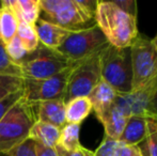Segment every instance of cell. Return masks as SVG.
<instances>
[{"label":"cell","instance_id":"cell-1","mask_svg":"<svg viewBox=\"0 0 157 156\" xmlns=\"http://www.w3.org/2000/svg\"><path fill=\"white\" fill-rule=\"evenodd\" d=\"M95 24L108 43L119 48H128L138 36L137 18L126 14L113 1H98Z\"/></svg>","mask_w":157,"mask_h":156},{"label":"cell","instance_id":"cell-2","mask_svg":"<svg viewBox=\"0 0 157 156\" xmlns=\"http://www.w3.org/2000/svg\"><path fill=\"white\" fill-rule=\"evenodd\" d=\"M101 77L118 95H127L132 90L130 48H119L108 44L99 52Z\"/></svg>","mask_w":157,"mask_h":156},{"label":"cell","instance_id":"cell-3","mask_svg":"<svg viewBox=\"0 0 157 156\" xmlns=\"http://www.w3.org/2000/svg\"><path fill=\"white\" fill-rule=\"evenodd\" d=\"M35 121L32 104L23 96L0 121V154L8 155L27 140Z\"/></svg>","mask_w":157,"mask_h":156},{"label":"cell","instance_id":"cell-4","mask_svg":"<svg viewBox=\"0 0 157 156\" xmlns=\"http://www.w3.org/2000/svg\"><path fill=\"white\" fill-rule=\"evenodd\" d=\"M43 17L71 31L87 29L95 25V14L81 6L79 0H40Z\"/></svg>","mask_w":157,"mask_h":156},{"label":"cell","instance_id":"cell-5","mask_svg":"<svg viewBox=\"0 0 157 156\" xmlns=\"http://www.w3.org/2000/svg\"><path fill=\"white\" fill-rule=\"evenodd\" d=\"M75 64L57 50L40 45L34 52L28 54L19 65L24 79L40 80L57 75Z\"/></svg>","mask_w":157,"mask_h":156},{"label":"cell","instance_id":"cell-6","mask_svg":"<svg viewBox=\"0 0 157 156\" xmlns=\"http://www.w3.org/2000/svg\"><path fill=\"white\" fill-rule=\"evenodd\" d=\"M108 44L107 39L95 24L87 29L73 31L57 51L70 61L77 63L101 52Z\"/></svg>","mask_w":157,"mask_h":156},{"label":"cell","instance_id":"cell-7","mask_svg":"<svg viewBox=\"0 0 157 156\" xmlns=\"http://www.w3.org/2000/svg\"><path fill=\"white\" fill-rule=\"evenodd\" d=\"M129 48L132 67V92H135L157 75V50L152 39L140 33Z\"/></svg>","mask_w":157,"mask_h":156},{"label":"cell","instance_id":"cell-8","mask_svg":"<svg viewBox=\"0 0 157 156\" xmlns=\"http://www.w3.org/2000/svg\"><path fill=\"white\" fill-rule=\"evenodd\" d=\"M101 79L99 52L77 62L68 78L63 97L64 103L66 104L77 97H88Z\"/></svg>","mask_w":157,"mask_h":156},{"label":"cell","instance_id":"cell-9","mask_svg":"<svg viewBox=\"0 0 157 156\" xmlns=\"http://www.w3.org/2000/svg\"><path fill=\"white\" fill-rule=\"evenodd\" d=\"M114 103L127 117L142 116L157 121V75L137 91L118 95Z\"/></svg>","mask_w":157,"mask_h":156},{"label":"cell","instance_id":"cell-10","mask_svg":"<svg viewBox=\"0 0 157 156\" xmlns=\"http://www.w3.org/2000/svg\"><path fill=\"white\" fill-rule=\"evenodd\" d=\"M74 65L46 79H25L24 96L30 103L52 100H63L66 86Z\"/></svg>","mask_w":157,"mask_h":156},{"label":"cell","instance_id":"cell-11","mask_svg":"<svg viewBox=\"0 0 157 156\" xmlns=\"http://www.w3.org/2000/svg\"><path fill=\"white\" fill-rule=\"evenodd\" d=\"M31 104L36 121L48 123L60 129L66 124L65 103L63 100L44 101Z\"/></svg>","mask_w":157,"mask_h":156},{"label":"cell","instance_id":"cell-12","mask_svg":"<svg viewBox=\"0 0 157 156\" xmlns=\"http://www.w3.org/2000/svg\"><path fill=\"white\" fill-rule=\"evenodd\" d=\"M34 27L36 30L40 45L52 50L58 49L65 41V39L73 32L42 18H39Z\"/></svg>","mask_w":157,"mask_h":156},{"label":"cell","instance_id":"cell-13","mask_svg":"<svg viewBox=\"0 0 157 156\" xmlns=\"http://www.w3.org/2000/svg\"><path fill=\"white\" fill-rule=\"evenodd\" d=\"M117 96V92L107 82L101 79L88 95L92 105V111H94L97 119L101 118L113 106Z\"/></svg>","mask_w":157,"mask_h":156},{"label":"cell","instance_id":"cell-14","mask_svg":"<svg viewBox=\"0 0 157 156\" xmlns=\"http://www.w3.org/2000/svg\"><path fill=\"white\" fill-rule=\"evenodd\" d=\"M150 119L142 116H130L119 141L129 146H139L147 136V122Z\"/></svg>","mask_w":157,"mask_h":156},{"label":"cell","instance_id":"cell-15","mask_svg":"<svg viewBox=\"0 0 157 156\" xmlns=\"http://www.w3.org/2000/svg\"><path fill=\"white\" fill-rule=\"evenodd\" d=\"M128 118L129 117H127L124 111L114 103L113 106L97 120L103 124L105 136L114 140H119L125 128Z\"/></svg>","mask_w":157,"mask_h":156},{"label":"cell","instance_id":"cell-16","mask_svg":"<svg viewBox=\"0 0 157 156\" xmlns=\"http://www.w3.org/2000/svg\"><path fill=\"white\" fill-rule=\"evenodd\" d=\"M61 129L42 121H35L29 131L28 139L47 148H56L60 138Z\"/></svg>","mask_w":157,"mask_h":156},{"label":"cell","instance_id":"cell-17","mask_svg":"<svg viewBox=\"0 0 157 156\" xmlns=\"http://www.w3.org/2000/svg\"><path fill=\"white\" fill-rule=\"evenodd\" d=\"M19 21L8 0H3L0 9V42L4 46L8 45L16 36Z\"/></svg>","mask_w":157,"mask_h":156},{"label":"cell","instance_id":"cell-18","mask_svg":"<svg viewBox=\"0 0 157 156\" xmlns=\"http://www.w3.org/2000/svg\"><path fill=\"white\" fill-rule=\"evenodd\" d=\"M19 21L35 25L41 15L40 0H8Z\"/></svg>","mask_w":157,"mask_h":156},{"label":"cell","instance_id":"cell-19","mask_svg":"<svg viewBox=\"0 0 157 156\" xmlns=\"http://www.w3.org/2000/svg\"><path fill=\"white\" fill-rule=\"evenodd\" d=\"M92 112V105L88 97H77L65 104L66 123L81 124Z\"/></svg>","mask_w":157,"mask_h":156},{"label":"cell","instance_id":"cell-20","mask_svg":"<svg viewBox=\"0 0 157 156\" xmlns=\"http://www.w3.org/2000/svg\"><path fill=\"white\" fill-rule=\"evenodd\" d=\"M80 124H74V123H66L61 128L60 138L57 146H61L66 151H77L82 149L80 140Z\"/></svg>","mask_w":157,"mask_h":156},{"label":"cell","instance_id":"cell-21","mask_svg":"<svg viewBox=\"0 0 157 156\" xmlns=\"http://www.w3.org/2000/svg\"><path fill=\"white\" fill-rule=\"evenodd\" d=\"M17 38L19 39L21 45L24 46L27 54H32L39 48L40 42L37 38L36 30L34 25L19 21L18 30H17Z\"/></svg>","mask_w":157,"mask_h":156},{"label":"cell","instance_id":"cell-22","mask_svg":"<svg viewBox=\"0 0 157 156\" xmlns=\"http://www.w3.org/2000/svg\"><path fill=\"white\" fill-rule=\"evenodd\" d=\"M25 79L21 76L10 75V74H0V101L24 90Z\"/></svg>","mask_w":157,"mask_h":156},{"label":"cell","instance_id":"cell-23","mask_svg":"<svg viewBox=\"0 0 157 156\" xmlns=\"http://www.w3.org/2000/svg\"><path fill=\"white\" fill-rule=\"evenodd\" d=\"M143 156H157V121L150 119L147 122V136L139 144Z\"/></svg>","mask_w":157,"mask_h":156},{"label":"cell","instance_id":"cell-24","mask_svg":"<svg viewBox=\"0 0 157 156\" xmlns=\"http://www.w3.org/2000/svg\"><path fill=\"white\" fill-rule=\"evenodd\" d=\"M0 74L21 76V65L13 62L6 51V46L0 42Z\"/></svg>","mask_w":157,"mask_h":156},{"label":"cell","instance_id":"cell-25","mask_svg":"<svg viewBox=\"0 0 157 156\" xmlns=\"http://www.w3.org/2000/svg\"><path fill=\"white\" fill-rule=\"evenodd\" d=\"M6 51L8 54V56L10 57L11 60L13 62L17 63V64H21V62L28 55L25 48H24V46L21 45L19 39L17 38V36L8 45H6Z\"/></svg>","mask_w":157,"mask_h":156},{"label":"cell","instance_id":"cell-26","mask_svg":"<svg viewBox=\"0 0 157 156\" xmlns=\"http://www.w3.org/2000/svg\"><path fill=\"white\" fill-rule=\"evenodd\" d=\"M119 144H120L119 140H114L112 138L105 136L101 143L96 149V151L93 152L94 156H113Z\"/></svg>","mask_w":157,"mask_h":156},{"label":"cell","instance_id":"cell-27","mask_svg":"<svg viewBox=\"0 0 157 156\" xmlns=\"http://www.w3.org/2000/svg\"><path fill=\"white\" fill-rule=\"evenodd\" d=\"M8 156H36L35 142L31 139L25 140L23 143L9 152Z\"/></svg>","mask_w":157,"mask_h":156},{"label":"cell","instance_id":"cell-28","mask_svg":"<svg viewBox=\"0 0 157 156\" xmlns=\"http://www.w3.org/2000/svg\"><path fill=\"white\" fill-rule=\"evenodd\" d=\"M23 96H24V90H21V91L16 92V93L11 94L10 96L6 97L4 100L0 101V121L2 120V118L6 115V112H8Z\"/></svg>","mask_w":157,"mask_h":156},{"label":"cell","instance_id":"cell-29","mask_svg":"<svg viewBox=\"0 0 157 156\" xmlns=\"http://www.w3.org/2000/svg\"><path fill=\"white\" fill-rule=\"evenodd\" d=\"M114 4L126 14L132 17L138 16V6L136 0H114Z\"/></svg>","mask_w":157,"mask_h":156},{"label":"cell","instance_id":"cell-30","mask_svg":"<svg viewBox=\"0 0 157 156\" xmlns=\"http://www.w3.org/2000/svg\"><path fill=\"white\" fill-rule=\"evenodd\" d=\"M113 156H143L139 146H129L121 143L117 148Z\"/></svg>","mask_w":157,"mask_h":156},{"label":"cell","instance_id":"cell-31","mask_svg":"<svg viewBox=\"0 0 157 156\" xmlns=\"http://www.w3.org/2000/svg\"><path fill=\"white\" fill-rule=\"evenodd\" d=\"M55 150H56L57 155L58 156H86L87 153L89 152V150L86 149L85 146H83L82 149H80V150H77V151H66L61 148V146H56Z\"/></svg>","mask_w":157,"mask_h":156},{"label":"cell","instance_id":"cell-32","mask_svg":"<svg viewBox=\"0 0 157 156\" xmlns=\"http://www.w3.org/2000/svg\"><path fill=\"white\" fill-rule=\"evenodd\" d=\"M35 153L36 156H58L55 148H47L35 142Z\"/></svg>","mask_w":157,"mask_h":156},{"label":"cell","instance_id":"cell-33","mask_svg":"<svg viewBox=\"0 0 157 156\" xmlns=\"http://www.w3.org/2000/svg\"><path fill=\"white\" fill-rule=\"evenodd\" d=\"M152 43H153L154 47H155V49L157 50V34H156L155 36H154L153 39H152Z\"/></svg>","mask_w":157,"mask_h":156},{"label":"cell","instance_id":"cell-34","mask_svg":"<svg viewBox=\"0 0 157 156\" xmlns=\"http://www.w3.org/2000/svg\"><path fill=\"white\" fill-rule=\"evenodd\" d=\"M86 156H94V153L92 152V151H90V150H89V152L87 153V155H86Z\"/></svg>","mask_w":157,"mask_h":156},{"label":"cell","instance_id":"cell-35","mask_svg":"<svg viewBox=\"0 0 157 156\" xmlns=\"http://www.w3.org/2000/svg\"><path fill=\"white\" fill-rule=\"evenodd\" d=\"M2 2H3V0H1V1H0V9H1V6H2Z\"/></svg>","mask_w":157,"mask_h":156}]
</instances>
